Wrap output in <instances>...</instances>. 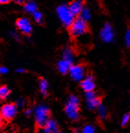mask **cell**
Listing matches in <instances>:
<instances>
[{"label":"cell","instance_id":"cell-6","mask_svg":"<svg viewBox=\"0 0 130 133\" xmlns=\"http://www.w3.org/2000/svg\"><path fill=\"white\" fill-rule=\"evenodd\" d=\"M17 112H18V108L16 107V105L12 104V103H8V104H5L1 107L0 115H1L2 118L9 120L16 117Z\"/></svg>","mask_w":130,"mask_h":133},{"label":"cell","instance_id":"cell-25","mask_svg":"<svg viewBox=\"0 0 130 133\" xmlns=\"http://www.w3.org/2000/svg\"><path fill=\"white\" fill-rule=\"evenodd\" d=\"M8 72H9V69L8 68V67L6 66H0V75H6V74H8Z\"/></svg>","mask_w":130,"mask_h":133},{"label":"cell","instance_id":"cell-20","mask_svg":"<svg viewBox=\"0 0 130 133\" xmlns=\"http://www.w3.org/2000/svg\"><path fill=\"white\" fill-rule=\"evenodd\" d=\"M32 17H33V19L35 20L36 23H42L43 21V15L42 13H41L40 11H39V10H37L36 12H34L33 14H32Z\"/></svg>","mask_w":130,"mask_h":133},{"label":"cell","instance_id":"cell-23","mask_svg":"<svg viewBox=\"0 0 130 133\" xmlns=\"http://www.w3.org/2000/svg\"><path fill=\"white\" fill-rule=\"evenodd\" d=\"M125 43L127 47H130V29H128L125 34Z\"/></svg>","mask_w":130,"mask_h":133},{"label":"cell","instance_id":"cell-16","mask_svg":"<svg viewBox=\"0 0 130 133\" xmlns=\"http://www.w3.org/2000/svg\"><path fill=\"white\" fill-rule=\"evenodd\" d=\"M39 88L40 93L42 94V96H47L48 94V90H49V84L45 79L40 78L39 81Z\"/></svg>","mask_w":130,"mask_h":133},{"label":"cell","instance_id":"cell-22","mask_svg":"<svg viewBox=\"0 0 130 133\" xmlns=\"http://www.w3.org/2000/svg\"><path fill=\"white\" fill-rule=\"evenodd\" d=\"M130 120V114H125L123 116L122 119H121V125L122 126H126L128 124Z\"/></svg>","mask_w":130,"mask_h":133},{"label":"cell","instance_id":"cell-9","mask_svg":"<svg viewBox=\"0 0 130 133\" xmlns=\"http://www.w3.org/2000/svg\"><path fill=\"white\" fill-rule=\"evenodd\" d=\"M85 99H86V105H87V108H89L90 110L96 109V108L101 105L100 99L97 97L96 95H95V93L93 92V91L85 93Z\"/></svg>","mask_w":130,"mask_h":133},{"label":"cell","instance_id":"cell-21","mask_svg":"<svg viewBox=\"0 0 130 133\" xmlns=\"http://www.w3.org/2000/svg\"><path fill=\"white\" fill-rule=\"evenodd\" d=\"M81 133H96V130H95V128L93 125L88 124V125H85L83 128Z\"/></svg>","mask_w":130,"mask_h":133},{"label":"cell","instance_id":"cell-31","mask_svg":"<svg viewBox=\"0 0 130 133\" xmlns=\"http://www.w3.org/2000/svg\"><path fill=\"white\" fill-rule=\"evenodd\" d=\"M2 125V117H1V115H0V126Z\"/></svg>","mask_w":130,"mask_h":133},{"label":"cell","instance_id":"cell-32","mask_svg":"<svg viewBox=\"0 0 130 133\" xmlns=\"http://www.w3.org/2000/svg\"><path fill=\"white\" fill-rule=\"evenodd\" d=\"M54 133H63V132H62V131H56V132H54Z\"/></svg>","mask_w":130,"mask_h":133},{"label":"cell","instance_id":"cell-26","mask_svg":"<svg viewBox=\"0 0 130 133\" xmlns=\"http://www.w3.org/2000/svg\"><path fill=\"white\" fill-rule=\"evenodd\" d=\"M10 36H11L12 38H13L15 41H20V38H19V35H18V33L16 31H10Z\"/></svg>","mask_w":130,"mask_h":133},{"label":"cell","instance_id":"cell-14","mask_svg":"<svg viewBox=\"0 0 130 133\" xmlns=\"http://www.w3.org/2000/svg\"><path fill=\"white\" fill-rule=\"evenodd\" d=\"M24 10L27 12L28 14H32L34 12H36L38 10V5L35 1H32V0H29V1H27L24 4Z\"/></svg>","mask_w":130,"mask_h":133},{"label":"cell","instance_id":"cell-1","mask_svg":"<svg viewBox=\"0 0 130 133\" xmlns=\"http://www.w3.org/2000/svg\"><path fill=\"white\" fill-rule=\"evenodd\" d=\"M79 98L74 95L69 96L65 105V113L72 120H77L79 117Z\"/></svg>","mask_w":130,"mask_h":133},{"label":"cell","instance_id":"cell-28","mask_svg":"<svg viewBox=\"0 0 130 133\" xmlns=\"http://www.w3.org/2000/svg\"><path fill=\"white\" fill-rule=\"evenodd\" d=\"M32 113H33V111H32V109H30V108H28V109H26V111H25V114L27 116H30Z\"/></svg>","mask_w":130,"mask_h":133},{"label":"cell","instance_id":"cell-29","mask_svg":"<svg viewBox=\"0 0 130 133\" xmlns=\"http://www.w3.org/2000/svg\"><path fill=\"white\" fill-rule=\"evenodd\" d=\"M11 1H12V0H0V4H1V5L8 4V3H10Z\"/></svg>","mask_w":130,"mask_h":133},{"label":"cell","instance_id":"cell-12","mask_svg":"<svg viewBox=\"0 0 130 133\" xmlns=\"http://www.w3.org/2000/svg\"><path fill=\"white\" fill-rule=\"evenodd\" d=\"M72 65V63L67 61V60H64V59H61L60 61L58 62L57 67H58V70L60 74L66 75L67 72H69V70H70Z\"/></svg>","mask_w":130,"mask_h":133},{"label":"cell","instance_id":"cell-4","mask_svg":"<svg viewBox=\"0 0 130 133\" xmlns=\"http://www.w3.org/2000/svg\"><path fill=\"white\" fill-rule=\"evenodd\" d=\"M70 32L73 37H81L88 31L87 22L84 21L81 18H76L70 26Z\"/></svg>","mask_w":130,"mask_h":133},{"label":"cell","instance_id":"cell-7","mask_svg":"<svg viewBox=\"0 0 130 133\" xmlns=\"http://www.w3.org/2000/svg\"><path fill=\"white\" fill-rule=\"evenodd\" d=\"M69 75L72 80L81 82L85 77V69L82 64H72L69 70Z\"/></svg>","mask_w":130,"mask_h":133},{"label":"cell","instance_id":"cell-5","mask_svg":"<svg viewBox=\"0 0 130 133\" xmlns=\"http://www.w3.org/2000/svg\"><path fill=\"white\" fill-rule=\"evenodd\" d=\"M100 38L105 43H111L115 39V31L113 29L112 25L108 22L104 24L100 31Z\"/></svg>","mask_w":130,"mask_h":133},{"label":"cell","instance_id":"cell-15","mask_svg":"<svg viewBox=\"0 0 130 133\" xmlns=\"http://www.w3.org/2000/svg\"><path fill=\"white\" fill-rule=\"evenodd\" d=\"M73 58H74V53L73 51L72 50V48L66 47L64 49L63 52H62V59L67 60V61L71 62V63H73Z\"/></svg>","mask_w":130,"mask_h":133},{"label":"cell","instance_id":"cell-10","mask_svg":"<svg viewBox=\"0 0 130 133\" xmlns=\"http://www.w3.org/2000/svg\"><path fill=\"white\" fill-rule=\"evenodd\" d=\"M81 87L84 92H92L95 88V82L94 79L92 75H87L82 81H81Z\"/></svg>","mask_w":130,"mask_h":133},{"label":"cell","instance_id":"cell-24","mask_svg":"<svg viewBox=\"0 0 130 133\" xmlns=\"http://www.w3.org/2000/svg\"><path fill=\"white\" fill-rule=\"evenodd\" d=\"M25 104H26V101H25V99L24 98H22V97H20V98H18L17 101H16V107L17 108H23L24 106H25Z\"/></svg>","mask_w":130,"mask_h":133},{"label":"cell","instance_id":"cell-3","mask_svg":"<svg viewBox=\"0 0 130 133\" xmlns=\"http://www.w3.org/2000/svg\"><path fill=\"white\" fill-rule=\"evenodd\" d=\"M34 117L37 125L43 128L50 119V109L45 105H38L34 109Z\"/></svg>","mask_w":130,"mask_h":133},{"label":"cell","instance_id":"cell-8","mask_svg":"<svg viewBox=\"0 0 130 133\" xmlns=\"http://www.w3.org/2000/svg\"><path fill=\"white\" fill-rule=\"evenodd\" d=\"M16 26L18 30L25 35H29L32 32V23L29 18L25 17L18 18L16 22Z\"/></svg>","mask_w":130,"mask_h":133},{"label":"cell","instance_id":"cell-19","mask_svg":"<svg viewBox=\"0 0 130 133\" xmlns=\"http://www.w3.org/2000/svg\"><path fill=\"white\" fill-rule=\"evenodd\" d=\"M96 109H97V112H98V116H99L103 120L105 119L107 117V108H105V106L100 105Z\"/></svg>","mask_w":130,"mask_h":133},{"label":"cell","instance_id":"cell-11","mask_svg":"<svg viewBox=\"0 0 130 133\" xmlns=\"http://www.w3.org/2000/svg\"><path fill=\"white\" fill-rule=\"evenodd\" d=\"M68 6L74 17L77 16V15H80L81 11L84 8V5H83L82 1H80V0H74L70 5H68Z\"/></svg>","mask_w":130,"mask_h":133},{"label":"cell","instance_id":"cell-33","mask_svg":"<svg viewBox=\"0 0 130 133\" xmlns=\"http://www.w3.org/2000/svg\"><path fill=\"white\" fill-rule=\"evenodd\" d=\"M80 1H83V0H80Z\"/></svg>","mask_w":130,"mask_h":133},{"label":"cell","instance_id":"cell-2","mask_svg":"<svg viewBox=\"0 0 130 133\" xmlns=\"http://www.w3.org/2000/svg\"><path fill=\"white\" fill-rule=\"evenodd\" d=\"M56 13L58 16L59 19H60V23L64 26V27H70L72 23L74 20V16L71 12L70 8H69L68 5L66 4H61L60 6H57L56 8Z\"/></svg>","mask_w":130,"mask_h":133},{"label":"cell","instance_id":"cell-30","mask_svg":"<svg viewBox=\"0 0 130 133\" xmlns=\"http://www.w3.org/2000/svg\"><path fill=\"white\" fill-rule=\"evenodd\" d=\"M17 4H18V5H23V4H25V0H14Z\"/></svg>","mask_w":130,"mask_h":133},{"label":"cell","instance_id":"cell-13","mask_svg":"<svg viewBox=\"0 0 130 133\" xmlns=\"http://www.w3.org/2000/svg\"><path fill=\"white\" fill-rule=\"evenodd\" d=\"M58 131V124L55 120L49 119L43 127V133H54Z\"/></svg>","mask_w":130,"mask_h":133},{"label":"cell","instance_id":"cell-18","mask_svg":"<svg viewBox=\"0 0 130 133\" xmlns=\"http://www.w3.org/2000/svg\"><path fill=\"white\" fill-rule=\"evenodd\" d=\"M10 96V89L6 85H0V99H6Z\"/></svg>","mask_w":130,"mask_h":133},{"label":"cell","instance_id":"cell-17","mask_svg":"<svg viewBox=\"0 0 130 133\" xmlns=\"http://www.w3.org/2000/svg\"><path fill=\"white\" fill-rule=\"evenodd\" d=\"M91 17H92L91 11H90L89 8H83V10L81 11V13H80V18L83 19L84 21L88 22V21H90V19H91Z\"/></svg>","mask_w":130,"mask_h":133},{"label":"cell","instance_id":"cell-27","mask_svg":"<svg viewBox=\"0 0 130 133\" xmlns=\"http://www.w3.org/2000/svg\"><path fill=\"white\" fill-rule=\"evenodd\" d=\"M16 72H18V74H24V72H26V70L23 68V67H18V68L16 70Z\"/></svg>","mask_w":130,"mask_h":133}]
</instances>
